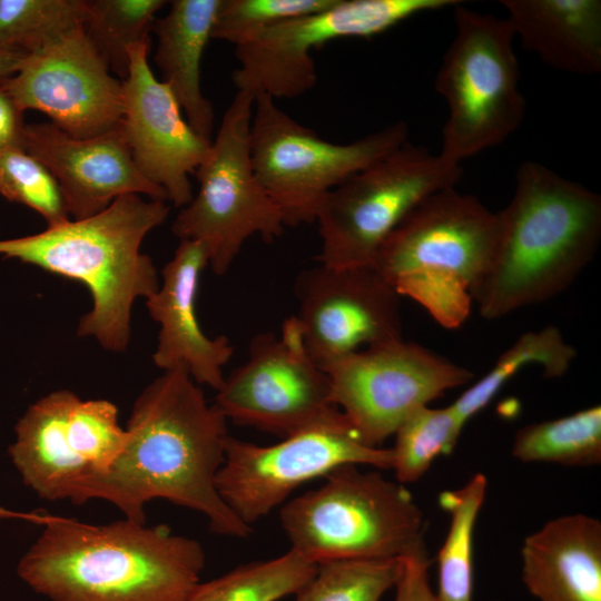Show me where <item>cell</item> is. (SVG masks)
Segmentation results:
<instances>
[{
	"mask_svg": "<svg viewBox=\"0 0 601 601\" xmlns=\"http://www.w3.org/2000/svg\"><path fill=\"white\" fill-rule=\"evenodd\" d=\"M125 430L126 443L115 462L71 502L104 500L125 518L146 522V504L161 499L201 513L217 534H250L252 528L217 489L229 437L227 420L207 402L186 367L165 371L144 388Z\"/></svg>",
	"mask_w": 601,
	"mask_h": 601,
	"instance_id": "cell-1",
	"label": "cell"
},
{
	"mask_svg": "<svg viewBox=\"0 0 601 601\" xmlns=\"http://www.w3.org/2000/svg\"><path fill=\"white\" fill-rule=\"evenodd\" d=\"M42 526L17 573L49 601H185L200 582L203 545L166 525L56 515Z\"/></svg>",
	"mask_w": 601,
	"mask_h": 601,
	"instance_id": "cell-2",
	"label": "cell"
},
{
	"mask_svg": "<svg viewBox=\"0 0 601 601\" xmlns=\"http://www.w3.org/2000/svg\"><path fill=\"white\" fill-rule=\"evenodd\" d=\"M497 217L493 257L471 292L486 319L564 292L601 239L600 195L536 161L521 164L512 199Z\"/></svg>",
	"mask_w": 601,
	"mask_h": 601,
	"instance_id": "cell-3",
	"label": "cell"
},
{
	"mask_svg": "<svg viewBox=\"0 0 601 601\" xmlns=\"http://www.w3.org/2000/svg\"><path fill=\"white\" fill-rule=\"evenodd\" d=\"M168 214L166 201L128 194L90 217L0 240V255L86 286L92 305L80 318L77 335L122 353L130 343L135 300L150 297L160 283L152 259L140 247Z\"/></svg>",
	"mask_w": 601,
	"mask_h": 601,
	"instance_id": "cell-4",
	"label": "cell"
},
{
	"mask_svg": "<svg viewBox=\"0 0 601 601\" xmlns=\"http://www.w3.org/2000/svg\"><path fill=\"white\" fill-rule=\"evenodd\" d=\"M499 233L497 213L455 187L414 207L381 245L373 267L402 297L442 327L462 326L471 292L486 272Z\"/></svg>",
	"mask_w": 601,
	"mask_h": 601,
	"instance_id": "cell-5",
	"label": "cell"
},
{
	"mask_svg": "<svg viewBox=\"0 0 601 601\" xmlns=\"http://www.w3.org/2000/svg\"><path fill=\"white\" fill-rule=\"evenodd\" d=\"M359 466L335 469L318 487L279 508L289 549L316 565L426 551L424 515L411 492L382 470Z\"/></svg>",
	"mask_w": 601,
	"mask_h": 601,
	"instance_id": "cell-6",
	"label": "cell"
},
{
	"mask_svg": "<svg viewBox=\"0 0 601 601\" xmlns=\"http://www.w3.org/2000/svg\"><path fill=\"white\" fill-rule=\"evenodd\" d=\"M454 37L442 59L435 89L449 107L440 155L459 164L500 145L523 121L519 62L511 22L454 6Z\"/></svg>",
	"mask_w": 601,
	"mask_h": 601,
	"instance_id": "cell-7",
	"label": "cell"
},
{
	"mask_svg": "<svg viewBox=\"0 0 601 601\" xmlns=\"http://www.w3.org/2000/svg\"><path fill=\"white\" fill-rule=\"evenodd\" d=\"M408 127L397 121L348 144L323 139L258 95L249 130L253 168L278 208L285 227L315 221L326 195L356 173L407 141Z\"/></svg>",
	"mask_w": 601,
	"mask_h": 601,
	"instance_id": "cell-8",
	"label": "cell"
},
{
	"mask_svg": "<svg viewBox=\"0 0 601 601\" xmlns=\"http://www.w3.org/2000/svg\"><path fill=\"white\" fill-rule=\"evenodd\" d=\"M255 97L237 91L197 168L198 191L171 224L179 240L200 243L208 265L224 275L254 235L272 243L284 233L282 215L257 179L249 150Z\"/></svg>",
	"mask_w": 601,
	"mask_h": 601,
	"instance_id": "cell-9",
	"label": "cell"
},
{
	"mask_svg": "<svg viewBox=\"0 0 601 601\" xmlns=\"http://www.w3.org/2000/svg\"><path fill=\"white\" fill-rule=\"evenodd\" d=\"M462 167L408 141L331 190L315 221L319 264L332 268L373 266L400 221L430 195L455 187Z\"/></svg>",
	"mask_w": 601,
	"mask_h": 601,
	"instance_id": "cell-10",
	"label": "cell"
},
{
	"mask_svg": "<svg viewBox=\"0 0 601 601\" xmlns=\"http://www.w3.org/2000/svg\"><path fill=\"white\" fill-rule=\"evenodd\" d=\"M392 461L391 449L365 444L335 407L274 444L259 445L229 435L216 483L227 506L252 528L287 502L296 489L339 466L366 465L384 471L391 470Z\"/></svg>",
	"mask_w": 601,
	"mask_h": 601,
	"instance_id": "cell-11",
	"label": "cell"
},
{
	"mask_svg": "<svg viewBox=\"0 0 601 601\" xmlns=\"http://www.w3.org/2000/svg\"><path fill=\"white\" fill-rule=\"evenodd\" d=\"M9 456L22 482L49 501L72 500L104 474L126 443L117 406L57 390L31 404L14 427Z\"/></svg>",
	"mask_w": 601,
	"mask_h": 601,
	"instance_id": "cell-12",
	"label": "cell"
},
{
	"mask_svg": "<svg viewBox=\"0 0 601 601\" xmlns=\"http://www.w3.org/2000/svg\"><path fill=\"white\" fill-rule=\"evenodd\" d=\"M456 0H336L324 10L273 26L235 46L237 91L296 98L317 82L311 56L341 38H371L420 14L457 4Z\"/></svg>",
	"mask_w": 601,
	"mask_h": 601,
	"instance_id": "cell-13",
	"label": "cell"
},
{
	"mask_svg": "<svg viewBox=\"0 0 601 601\" xmlns=\"http://www.w3.org/2000/svg\"><path fill=\"white\" fill-rule=\"evenodd\" d=\"M321 368L329 380L332 403L374 447L414 411L474 378L469 368L403 338L355 351Z\"/></svg>",
	"mask_w": 601,
	"mask_h": 601,
	"instance_id": "cell-14",
	"label": "cell"
},
{
	"mask_svg": "<svg viewBox=\"0 0 601 601\" xmlns=\"http://www.w3.org/2000/svg\"><path fill=\"white\" fill-rule=\"evenodd\" d=\"M248 353L215 396L227 421L285 437L336 407L328 376L308 355L295 315L285 319L279 336L256 334Z\"/></svg>",
	"mask_w": 601,
	"mask_h": 601,
	"instance_id": "cell-15",
	"label": "cell"
},
{
	"mask_svg": "<svg viewBox=\"0 0 601 601\" xmlns=\"http://www.w3.org/2000/svg\"><path fill=\"white\" fill-rule=\"evenodd\" d=\"M0 85L22 112L41 111L75 138L102 135L124 117L122 81L111 76L83 28L28 53Z\"/></svg>",
	"mask_w": 601,
	"mask_h": 601,
	"instance_id": "cell-16",
	"label": "cell"
},
{
	"mask_svg": "<svg viewBox=\"0 0 601 601\" xmlns=\"http://www.w3.org/2000/svg\"><path fill=\"white\" fill-rule=\"evenodd\" d=\"M295 315L312 359L321 367L357 351L402 339L401 296L373 266L300 272Z\"/></svg>",
	"mask_w": 601,
	"mask_h": 601,
	"instance_id": "cell-17",
	"label": "cell"
},
{
	"mask_svg": "<svg viewBox=\"0 0 601 601\" xmlns=\"http://www.w3.org/2000/svg\"><path fill=\"white\" fill-rule=\"evenodd\" d=\"M149 50L150 39L129 49L121 125L139 171L165 191L167 201L183 208L194 196L189 175L211 141L190 127L170 88L155 77Z\"/></svg>",
	"mask_w": 601,
	"mask_h": 601,
	"instance_id": "cell-18",
	"label": "cell"
},
{
	"mask_svg": "<svg viewBox=\"0 0 601 601\" xmlns=\"http://www.w3.org/2000/svg\"><path fill=\"white\" fill-rule=\"evenodd\" d=\"M21 147L55 176L70 218L90 217L128 194L167 201L137 168L121 122L90 138H75L51 122L27 125Z\"/></svg>",
	"mask_w": 601,
	"mask_h": 601,
	"instance_id": "cell-19",
	"label": "cell"
},
{
	"mask_svg": "<svg viewBox=\"0 0 601 601\" xmlns=\"http://www.w3.org/2000/svg\"><path fill=\"white\" fill-rule=\"evenodd\" d=\"M207 265V253L200 243L180 240L146 306L160 325L154 364L164 372L186 367L198 385L218 391L225 380L223 367L233 356L234 346L224 335L208 337L197 319L199 278Z\"/></svg>",
	"mask_w": 601,
	"mask_h": 601,
	"instance_id": "cell-20",
	"label": "cell"
},
{
	"mask_svg": "<svg viewBox=\"0 0 601 601\" xmlns=\"http://www.w3.org/2000/svg\"><path fill=\"white\" fill-rule=\"evenodd\" d=\"M522 579L540 601H601V522L590 515L553 519L521 548Z\"/></svg>",
	"mask_w": 601,
	"mask_h": 601,
	"instance_id": "cell-21",
	"label": "cell"
},
{
	"mask_svg": "<svg viewBox=\"0 0 601 601\" xmlns=\"http://www.w3.org/2000/svg\"><path fill=\"white\" fill-rule=\"evenodd\" d=\"M522 46L551 68L601 71L600 0H501Z\"/></svg>",
	"mask_w": 601,
	"mask_h": 601,
	"instance_id": "cell-22",
	"label": "cell"
},
{
	"mask_svg": "<svg viewBox=\"0 0 601 601\" xmlns=\"http://www.w3.org/2000/svg\"><path fill=\"white\" fill-rule=\"evenodd\" d=\"M168 12L155 20L154 61L161 81L176 97L190 127L211 141L215 111L200 86V65L221 0H174Z\"/></svg>",
	"mask_w": 601,
	"mask_h": 601,
	"instance_id": "cell-23",
	"label": "cell"
},
{
	"mask_svg": "<svg viewBox=\"0 0 601 601\" xmlns=\"http://www.w3.org/2000/svg\"><path fill=\"white\" fill-rule=\"evenodd\" d=\"M577 355V349L554 325L523 333L499 356L491 370L463 392L451 407L465 426L523 367L538 364L543 368L545 377H561L569 371Z\"/></svg>",
	"mask_w": 601,
	"mask_h": 601,
	"instance_id": "cell-24",
	"label": "cell"
},
{
	"mask_svg": "<svg viewBox=\"0 0 601 601\" xmlns=\"http://www.w3.org/2000/svg\"><path fill=\"white\" fill-rule=\"evenodd\" d=\"M487 487L484 474H474L460 489L440 494L439 503L450 514V528L439 552L436 601H473V536Z\"/></svg>",
	"mask_w": 601,
	"mask_h": 601,
	"instance_id": "cell-25",
	"label": "cell"
},
{
	"mask_svg": "<svg viewBox=\"0 0 601 601\" xmlns=\"http://www.w3.org/2000/svg\"><path fill=\"white\" fill-rule=\"evenodd\" d=\"M512 455L525 463L591 466L601 462V407L525 425L516 431Z\"/></svg>",
	"mask_w": 601,
	"mask_h": 601,
	"instance_id": "cell-26",
	"label": "cell"
},
{
	"mask_svg": "<svg viewBox=\"0 0 601 601\" xmlns=\"http://www.w3.org/2000/svg\"><path fill=\"white\" fill-rule=\"evenodd\" d=\"M316 568L289 549L276 558L245 563L199 582L185 601H278L295 594Z\"/></svg>",
	"mask_w": 601,
	"mask_h": 601,
	"instance_id": "cell-27",
	"label": "cell"
},
{
	"mask_svg": "<svg viewBox=\"0 0 601 601\" xmlns=\"http://www.w3.org/2000/svg\"><path fill=\"white\" fill-rule=\"evenodd\" d=\"M85 33L110 71L124 80L129 49L147 39L164 0H87Z\"/></svg>",
	"mask_w": 601,
	"mask_h": 601,
	"instance_id": "cell-28",
	"label": "cell"
},
{
	"mask_svg": "<svg viewBox=\"0 0 601 601\" xmlns=\"http://www.w3.org/2000/svg\"><path fill=\"white\" fill-rule=\"evenodd\" d=\"M87 19V0H0V48L32 53Z\"/></svg>",
	"mask_w": 601,
	"mask_h": 601,
	"instance_id": "cell-29",
	"label": "cell"
},
{
	"mask_svg": "<svg viewBox=\"0 0 601 601\" xmlns=\"http://www.w3.org/2000/svg\"><path fill=\"white\" fill-rule=\"evenodd\" d=\"M463 428L451 405H425L410 414L394 433L391 447L396 481L405 485L420 480L437 456L453 452Z\"/></svg>",
	"mask_w": 601,
	"mask_h": 601,
	"instance_id": "cell-30",
	"label": "cell"
},
{
	"mask_svg": "<svg viewBox=\"0 0 601 601\" xmlns=\"http://www.w3.org/2000/svg\"><path fill=\"white\" fill-rule=\"evenodd\" d=\"M403 571V559L319 563L313 577L295 593L296 601H380L396 587Z\"/></svg>",
	"mask_w": 601,
	"mask_h": 601,
	"instance_id": "cell-31",
	"label": "cell"
},
{
	"mask_svg": "<svg viewBox=\"0 0 601 601\" xmlns=\"http://www.w3.org/2000/svg\"><path fill=\"white\" fill-rule=\"evenodd\" d=\"M0 194L37 211L48 227L70 219L55 176L22 148H11L0 154Z\"/></svg>",
	"mask_w": 601,
	"mask_h": 601,
	"instance_id": "cell-32",
	"label": "cell"
},
{
	"mask_svg": "<svg viewBox=\"0 0 601 601\" xmlns=\"http://www.w3.org/2000/svg\"><path fill=\"white\" fill-rule=\"evenodd\" d=\"M336 0H221L211 39L238 46L283 21L329 8Z\"/></svg>",
	"mask_w": 601,
	"mask_h": 601,
	"instance_id": "cell-33",
	"label": "cell"
},
{
	"mask_svg": "<svg viewBox=\"0 0 601 601\" xmlns=\"http://www.w3.org/2000/svg\"><path fill=\"white\" fill-rule=\"evenodd\" d=\"M404 571L396 587L403 601H436L428 584L426 551L404 558Z\"/></svg>",
	"mask_w": 601,
	"mask_h": 601,
	"instance_id": "cell-34",
	"label": "cell"
},
{
	"mask_svg": "<svg viewBox=\"0 0 601 601\" xmlns=\"http://www.w3.org/2000/svg\"><path fill=\"white\" fill-rule=\"evenodd\" d=\"M22 115L0 85V154L11 148H22Z\"/></svg>",
	"mask_w": 601,
	"mask_h": 601,
	"instance_id": "cell-35",
	"label": "cell"
},
{
	"mask_svg": "<svg viewBox=\"0 0 601 601\" xmlns=\"http://www.w3.org/2000/svg\"><path fill=\"white\" fill-rule=\"evenodd\" d=\"M28 53L9 48H0V79L13 76Z\"/></svg>",
	"mask_w": 601,
	"mask_h": 601,
	"instance_id": "cell-36",
	"label": "cell"
},
{
	"mask_svg": "<svg viewBox=\"0 0 601 601\" xmlns=\"http://www.w3.org/2000/svg\"><path fill=\"white\" fill-rule=\"evenodd\" d=\"M56 515L38 512H19L0 506V519H17L33 522L45 525L50 522Z\"/></svg>",
	"mask_w": 601,
	"mask_h": 601,
	"instance_id": "cell-37",
	"label": "cell"
},
{
	"mask_svg": "<svg viewBox=\"0 0 601 601\" xmlns=\"http://www.w3.org/2000/svg\"><path fill=\"white\" fill-rule=\"evenodd\" d=\"M395 601H403L402 593H401V591L398 590V588H396V597H395Z\"/></svg>",
	"mask_w": 601,
	"mask_h": 601,
	"instance_id": "cell-38",
	"label": "cell"
}]
</instances>
